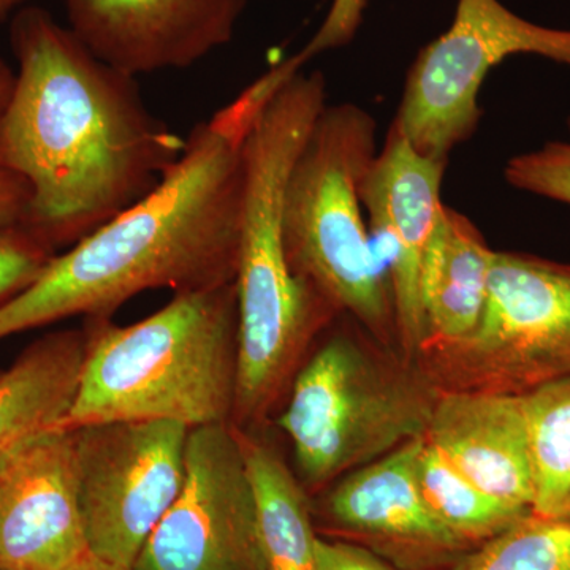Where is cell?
Here are the masks:
<instances>
[{"instance_id": "3", "label": "cell", "mask_w": 570, "mask_h": 570, "mask_svg": "<svg viewBox=\"0 0 570 570\" xmlns=\"http://www.w3.org/2000/svg\"><path fill=\"white\" fill-rule=\"evenodd\" d=\"M326 105L324 75L299 70L277 89L247 134L235 275L236 430L265 425L318 337L341 316L313 285L295 275L283 239L285 184Z\"/></svg>"}, {"instance_id": "4", "label": "cell", "mask_w": 570, "mask_h": 570, "mask_svg": "<svg viewBox=\"0 0 570 570\" xmlns=\"http://www.w3.org/2000/svg\"><path fill=\"white\" fill-rule=\"evenodd\" d=\"M80 384L62 428L232 425L238 381L235 281L183 292L137 324L88 318Z\"/></svg>"}, {"instance_id": "24", "label": "cell", "mask_w": 570, "mask_h": 570, "mask_svg": "<svg viewBox=\"0 0 570 570\" xmlns=\"http://www.w3.org/2000/svg\"><path fill=\"white\" fill-rule=\"evenodd\" d=\"M366 3L367 0H332L321 28L314 33L313 39L307 41L306 47L299 50L303 58L309 62L321 52L336 50L354 39L362 24Z\"/></svg>"}, {"instance_id": "12", "label": "cell", "mask_w": 570, "mask_h": 570, "mask_svg": "<svg viewBox=\"0 0 570 570\" xmlns=\"http://www.w3.org/2000/svg\"><path fill=\"white\" fill-rule=\"evenodd\" d=\"M89 557L75 433L52 428L0 459V570H71Z\"/></svg>"}, {"instance_id": "6", "label": "cell", "mask_w": 570, "mask_h": 570, "mask_svg": "<svg viewBox=\"0 0 570 570\" xmlns=\"http://www.w3.org/2000/svg\"><path fill=\"white\" fill-rule=\"evenodd\" d=\"M377 124L355 104L326 105L285 184L283 239L295 275L382 344H397L395 306L360 187L377 156Z\"/></svg>"}, {"instance_id": "13", "label": "cell", "mask_w": 570, "mask_h": 570, "mask_svg": "<svg viewBox=\"0 0 570 570\" xmlns=\"http://www.w3.org/2000/svg\"><path fill=\"white\" fill-rule=\"evenodd\" d=\"M445 163L422 156L390 129L360 187L371 242L387 276L397 344L415 358L423 337L420 265L441 214Z\"/></svg>"}, {"instance_id": "16", "label": "cell", "mask_w": 570, "mask_h": 570, "mask_svg": "<svg viewBox=\"0 0 570 570\" xmlns=\"http://www.w3.org/2000/svg\"><path fill=\"white\" fill-rule=\"evenodd\" d=\"M494 250L469 217L442 206L420 265L425 337L419 352L448 346L478 328Z\"/></svg>"}, {"instance_id": "21", "label": "cell", "mask_w": 570, "mask_h": 570, "mask_svg": "<svg viewBox=\"0 0 570 570\" xmlns=\"http://www.w3.org/2000/svg\"><path fill=\"white\" fill-rule=\"evenodd\" d=\"M453 570H570V521L530 513L468 551Z\"/></svg>"}, {"instance_id": "19", "label": "cell", "mask_w": 570, "mask_h": 570, "mask_svg": "<svg viewBox=\"0 0 570 570\" xmlns=\"http://www.w3.org/2000/svg\"><path fill=\"white\" fill-rule=\"evenodd\" d=\"M415 472L428 509L469 550L497 538L531 513L512 508L480 489L431 448L425 438L419 450Z\"/></svg>"}, {"instance_id": "29", "label": "cell", "mask_w": 570, "mask_h": 570, "mask_svg": "<svg viewBox=\"0 0 570 570\" xmlns=\"http://www.w3.org/2000/svg\"><path fill=\"white\" fill-rule=\"evenodd\" d=\"M28 0H0V24L10 21L18 10L24 7Z\"/></svg>"}, {"instance_id": "9", "label": "cell", "mask_w": 570, "mask_h": 570, "mask_svg": "<svg viewBox=\"0 0 570 570\" xmlns=\"http://www.w3.org/2000/svg\"><path fill=\"white\" fill-rule=\"evenodd\" d=\"M189 431L174 422L73 428L82 521L94 557L134 569L183 489Z\"/></svg>"}, {"instance_id": "26", "label": "cell", "mask_w": 570, "mask_h": 570, "mask_svg": "<svg viewBox=\"0 0 570 570\" xmlns=\"http://www.w3.org/2000/svg\"><path fill=\"white\" fill-rule=\"evenodd\" d=\"M28 204L29 190L24 181L0 167V228L22 225Z\"/></svg>"}, {"instance_id": "14", "label": "cell", "mask_w": 570, "mask_h": 570, "mask_svg": "<svg viewBox=\"0 0 570 570\" xmlns=\"http://www.w3.org/2000/svg\"><path fill=\"white\" fill-rule=\"evenodd\" d=\"M100 61L137 78L193 67L234 39L249 0H61Z\"/></svg>"}, {"instance_id": "11", "label": "cell", "mask_w": 570, "mask_h": 570, "mask_svg": "<svg viewBox=\"0 0 570 570\" xmlns=\"http://www.w3.org/2000/svg\"><path fill=\"white\" fill-rule=\"evenodd\" d=\"M423 438L311 498L317 534L370 550L397 570L455 569L471 550L439 523L420 493L415 464Z\"/></svg>"}, {"instance_id": "18", "label": "cell", "mask_w": 570, "mask_h": 570, "mask_svg": "<svg viewBox=\"0 0 570 570\" xmlns=\"http://www.w3.org/2000/svg\"><path fill=\"white\" fill-rule=\"evenodd\" d=\"M238 431L257 505L265 570H317V531L311 497L275 445Z\"/></svg>"}, {"instance_id": "5", "label": "cell", "mask_w": 570, "mask_h": 570, "mask_svg": "<svg viewBox=\"0 0 570 570\" xmlns=\"http://www.w3.org/2000/svg\"><path fill=\"white\" fill-rule=\"evenodd\" d=\"M317 341L276 417L311 498L425 436L441 395L417 358L344 314Z\"/></svg>"}, {"instance_id": "10", "label": "cell", "mask_w": 570, "mask_h": 570, "mask_svg": "<svg viewBox=\"0 0 570 570\" xmlns=\"http://www.w3.org/2000/svg\"><path fill=\"white\" fill-rule=\"evenodd\" d=\"M134 570H265L253 483L234 425L189 431L183 489Z\"/></svg>"}, {"instance_id": "27", "label": "cell", "mask_w": 570, "mask_h": 570, "mask_svg": "<svg viewBox=\"0 0 570 570\" xmlns=\"http://www.w3.org/2000/svg\"><path fill=\"white\" fill-rule=\"evenodd\" d=\"M14 85V70H11L9 63L0 58V111L6 108L9 102L11 91Z\"/></svg>"}, {"instance_id": "15", "label": "cell", "mask_w": 570, "mask_h": 570, "mask_svg": "<svg viewBox=\"0 0 570 570\" xmlns=\"http://www.w3.org/2000/svg\"><path fill=\"white\" fill-rule=\"evenodd\" d=\"M425 439L491 497L531 512L534 483L523 397L441 392Z\"/></svg>"}, {"instance_id": "17", "label": "cell", "mask_w": 570, "mask_h": 570, "mask_svg": "<svg viewBox=\"0 0 570 570\" xmlns=\"http://www.w3.org/2000/svg\"><path fill=\"white\" fill-rule=\"evenodd\" d=\"M88 340L86 328L51 333L0 373V459L29 439L62 428L80 384Z\"/></svg>"}, {"instance_id": "22", "label": "cell", "mask_w": 570, "mask_h": 570, "mask_svg": "<svg viewBox=\"0 0 570 570\" xmlns=\"http://www.w3.org/2000/svg\"><path fill=\"white\" fill-rule=\"evenodd\" d=\"M504 176L515 189L570 205V141H550L513 157Z\"/></svg>"}, {"instance_id": "25", "label": "cell", "mask_w": 570, "mask_h": 570, "mask_svg": "<svg viewBox=\"0 0 570 570\" xmlns=\"http://www.w3.org/2000/svg\"><path fill=\"white\" fill-rule=\"evenodd\" d=\"M317 570H397L370 550L343 542L317 538Z\"/></svg>"}, {"instance_id": "23", "label": "cell", "mask_w": 570, "mask_h": 570, "mask_svg": "<svg viewBox=\"0 0 570 570\" xmlns=\"http://www.w3.org/2000/svg\"><path fill=\"white\" fill-rule=\"evenodd\" d=\"M52 255L50 247L22 225L0 228V306L31 285Z\"/></svg>"}, {"instance_id": "20", "label": "cell", "mask_w": 570, "mask_h": 570, "mask_svg": "<svg viewBox=\"0 0 570 570\" xmlns=\"http://www.w3.org/2000/svg\"><path fill=\"white\" fill-rule=\"evenodd\" d=\"M521 397L534 483L531 513L570 521V377Z\"/></svg>"}, {"instance_id": "7", "label": "cell", "mask_w": 570, "mask_h": 570, "mask_svg": "<svg viewBox=\"0 0 570 570\" xmlns=\"http://www.w3.org/2000/svg\"><path fill=\"white\" fill-rule=\"evenodd\" d=\"M439 392L524 396L570 377V264L494 250L478 328L419 352Z\"/></svg>"}, {"instance_id": "8", "label": "cell", "mask_w": 570, "mask_h": 570, "mask_svg": "<svg viewBox=\"0 0 570 570\" xmlns=\"http://www.w3.org/2000/svg\"><path fill=\"white\" fill-rule=\"evenodd\" d=\"M535 55L570 69V31L519 17L499 0H459L452 26L419 51L390 129L422 156L448 164L482 119L479 96L494 67Z\"/></svg>"}, {"instance_id": "1", "label": "cell", "mask_w": 570, "mask_h": 570, "mask_svg": "<svg viewBox=\"0 0 570 570\" xmlns=\"http://www.w3.org/2000/svg\"><path fill=\"white\" fill-rule=\"evenodd\" d=\"M9 32L18 69L0 111V167L28 186L22 227L55 253L148 197L186 140L149 110L137 78L50 11L22 7Z\"/></svg>"}, {"instance_id": "2", "label": "cell", "mask_w": 570, "mask_h": 570, "mask_svg": "<svg viewBox=\"0 0 570 570\" xmlns=\"http://www.w3.org/2000/svg\"><path fill=\"white\" fill-rule=\"evenodd\" d=\"M294 75L281 61L195 126L181 159L148 197L52 255L0 306V340L63 318H110L134 296L235 281L245 194V142L265 105Z\"/></svg>"}, {"instance_id": "28", "label": "cell", "mask_w": 570, "mask_h": 570, "mask_svg": "<svg viewBox=\"0 0 570 570\" xmlns=\"http://www.w3.org/2000/svg\"><path fill=\"white\" fill-rule=\"evenodd\" d=\"M71 570H134L121 568V566L111 564V562H107L104 560H99V558L89 557L88 560L82 561L81 564H78L77 568Z\"/></svg>"}]
</instances>
